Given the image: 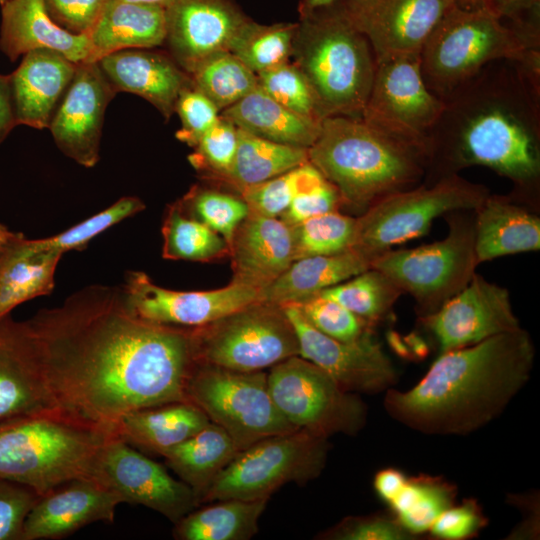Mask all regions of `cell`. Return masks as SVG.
I'll use <instances>...</instances> for the list:
<instances>
[{
    "label": "cell",
    "instance_id": "cell-1",
    "mask_svg": "<svg viewBox=\"0 0 540 540\" xmlns=\"http://www.w3.org/2000/svg\"><path fill=\"white\" fill-rule=\"evenodd\" d=\"M26 323L58 410L83 424L114 434L132 411L188 401L191 328L135 316L121 288L86 287Z\"/></svg>",
    "mask_w": 540,
    "mask_h": 540
},
{
    "label": "cell",
    "instance_id": "cell-2",
    "mask_svg": "<svg viewBox=\"0 0 540 540\" xmlns=\"http://www.w3.org/2000/svg\"><path fill=\"white\" fill-rule=\"evenodd\" d=\"M432 129L427 172L437 180L483 166L519 188L536 187L540 175V54L501 59L443 100ZM434 180V181H435Z\"/></svg>",
    "mask_w": 540,
    "mask_h": 540
},
{
    "label": "cell",
    "instance_id": "cell-3",
    "mask_svg": "<svg viewBox=\"0 0 540 540\" xmlns=\"http://www.w3.org/2000/svg\"><path fill=\"white\" fill-rule=\"evenodd\" d=\"M535 348L519 328L440 353L411 389H388L391 418L424 434L465 435L496 419L528 382Z\"/></svg>",
    "mask_w": 540,
    "mask_h": 540
},
{
    "label": "cell",
    "instance_id": "cell-4",
    "mask_svg": "<svg viewBox=\"0 0 540 540\" xmlns=\"http://www.w3.org/2000/svg\"><path fill=\"white\" fill-rule=\"evenodd\" d=\"M308 156L336 186L343 204L360 214L383 197L416 186L430 165L427 149L361 116L324 118Z\"/></svg>",
    "mask_w": 540,
    "mask_h": 540
},
{
    "label": "cell",
    "instance_id": "cell-5",
    "mask_svg": "<svg viewBox=\"0 0 540 540\" xmlns=\"http://www.w3.org/2000/svg\"><path fill=\"white\" fill-rule=\"evenodd\" d=\"M111 435L58 410L6 421L0 424V477L40 496L72 479L94 477L99 450Z\"/></svg>",
    "mask_w": 540,
    "mask_h": 540
},
{
    "label": "cell",
    "instance_id": "cell-6",
    "mask_svg": "<svg viewBox=\"0 0 540 540\" xmlns=\"http://www.w3.org/2000/svg\"><path fill=\"white\" fill-rule=\"evenodd\" d=\"M326 117L361 116L377 62L366 37L331 7L300 18L292 53Z\"/></svg>",
    "mask_w": 540,
    "mask_h": 540
},
{
    "label": "cell",
    "instance_id": "cell-7",
    "mask_svg": "<svg viewBox=\"0 0 540 540\" xmlns=\"http://www.w3.org/2000/svg\"><path fill=\"white\" fill-rule=\"evenodd\" d=\"M540 51V32L518 27L485 8L448 11L420 52L427 87L442 100L496 60L524 61Z\"/></svg>",
    "mask_w": 540,
    "mask_h": 540
},
{
    "label": "cell",
    "instance_id": "cell-8",
    "mask_svg": "<svg viewBox=\"0 0 540 540\" xmlns=\"http://www.w3.org/2000/svg\"><path fill=\"white\" fill-rule=\"evenodd\" d=\"M466 211L448 213V233L442 240L410 249H389L372 267L411 295L420 318L437 311L461 291L475 274V223Z\"/></svg>",
    "mask_w": 540,
    "mask_h": 540
},
{
    "label": "cell",
    "instance_id": "cell-9",
    "mask_svg": "<svg viewBox=\"0 0 540 540\" xmlns=\"http://www.w3.org/2000/svg\"><path fill=\"white\" fill-rule=\"evenodd\" d=\"M489 194L484 185L457 173L389 194L356 217L354 248L375 259L395 245L426 234L442 215L476 210Z\"/></svg>",
    "mask_w": 540,
    "mask_h": 540
},
{
    "label": "cell",
    "instance_id": "cell-10",
    "mask_svg": "<svg viewBox=\"0 0 540 540\" xmlns=\"http://www.w3.org/2000/svg\"><path fill=\"white\" fill-rule=\"evenodd\" d=\"M190 333L195 363L236 371H262L300 352L283 307L265 301L191 328Z\"/></svg>",
    "mask_w": 540,
    "mask_h": 540
},
{
    "label": "cell",
    "instance_id": "cell-11",
    "mask_svg": "<svg viewBox=\"0 0 540 540\" xmlns=\"http://www.w3.org/2000/svg\"><path fill=\"white\" fill-rule=\"evenodd\" d=\"M328 438L294 430L261 439L240 450L216 476L200 504L269 498L283 485L317 478L326 464Z\"/></svg>",
    "mask_w": 540,
    "mask_h": 540
},
{
    "label": "cell",
    "instance_id": "cell-12",
    "mask_svg": "<svg viewBox=\"0 0 540 540\" xmlns=\"http://www.w3.org/2000/svg\"><path fill=\"white\" fill-rule=\"evenodd\" d=\"M185 393L210 422L229 434L238 451L266 437L298 430L276 407L263 370L194 363Z\"/></svg>",
    "mask_w": 540,
    "mask_h": 540
},
{
    "label": "cell",
    "instance_id": "cell-13",
    "mask_svg": "<svg viewBox=\"0 0 540 540\" xmlns=\"http://www.w3.org/2000/svg\"><path fill=\"white\" fill-rule=\"evenodd\" d=\"M267 381L276 407L297 429L328 438L355 435L366 424L367 407L360 397L300 355L272 366Z\"/></svg>",
    "mask_w": 540,
    "mask_h": 540
},
{
    "label": "cell",
    "instance_id": "cell-14",
    "mask_svg": "<svg viewBox=\"0 0 540 540\" xmlns=\"http://www.w3.org/2000/svg\"><path fill=\"white\" fill-rule=\"evenodd\" d=\"M445 102L425 84L420 55L377 63L361 117L369 124L420 145L430 153L429 136Z\"/></svg>",
    "mask_w": 540,
    "mask_h": 540
},
{
    "label": "cell",
    "instance_id": "cell-15",
    "mask_svg": "<svg viewBox=\"0 0 540 540\" xmlns=\"http://www.w3.org/2000/svg\"><path fill=\"white\" fill-rule=\"evenodd\" d=\"M454 0H339L333 6L368 40L376 62L420 55Z\"/></svg>",
    "mask_w": 540,
    "mask_h": 540
},
{
    "label": "cell",
    "instance_id": "cell-16",
    "mask_svg": "<svg viewBox=\"0 0 540 540\" xmlns=\"http://www.w3.org/2000/svg\"><path fill=\"white\" fill-rule=\"evenodd\" d=\"M94 477L117 492L124 503L145 506L174 524L198 506L187 484L116 435L101 446Z\"/></svg>",
    "mask_w": 540,
    "mask_h": 540
},
{
    "label": "cell",
    "instance_id": "cell-17",
    "mask_svg": "<svg viewBox=\"0 0 540 540\" xmlns=\"http://www.w3.org/2000/svg\"><path fill=\"white\" fill-rule=\"evenodd\" d=\"M282 307L295 328L299 355L327 372L345 390L372 394L395 384L396 370L372 331L355 340H337L311 326L295 305Z\"/></svg>",
    "mask_w": 540,
    "mask_h": 540
},
{
    "label": "cell",
    "instance_id": "cell-18",
    "mask_svg": "<svg viewBox=\"0 0 540 540\" xmlns=\"http://www.w3.org/2000/svg\"><path fill=\"white\" fill-rule=\"evenodd\" d=\"M127 308L152 323L197 328L262 301L261 291L230 283L207 291H177L155 284L142 271L127 274L121 288Z\"/></svg>",
    "mask_w": 540,
    "mask_h": 540
},
{
    "label": "cell",
    "instance_id": "cell-19",
    "mask_svg": "<svg viewBox=\"0 0 540 540\" xmlns=\"http://www.w3.org/2000/svg\"><path fill=\"white\" fill-rule=\"evenodd\" d=\"M421 320L440 353L521 328L509 291L476 272L461 291Z\"/></svg>",
    "mask_w": 540,
    "mask_h": 540
},
{
    "label": "cell",
    "instance_id": "cell-20",
    "mask_svg": "<svg viewBox=\"0 0 540 540\" xmlns=\"http://www.w3.org/2000/svg\"><path fill=\"white\" fill-rule=\"evenodd\" d=\"M116 92L97 61L76 64L49 128L58 148L84 167L99 160L105 110Z\"/></svg>",
    "mask_w": 540,
    "mask_h": 540
},
{
    "label": "cell",
    "instance_id": "cell-21",
    "mask_svg": "<svg viewBox=\"0 0 540 540\" xmlns=\"http://www.w3.org/2000/svg\"><path fill=\"white\" fill-rule=\"evenodd\" d=\"M247 20L230 0H173L166 8L165 43L190 75L206 59L229 51Z\"/></svg>",
    "mask_w": 540,
    "mask_h": 540
},
{
    "label": "cell",
    "instance_id": "cell-22",
    "mask_svg": "<svg viewBox=\"0 0 540 540\" xmlns=\"http://www.w3.org/2000/svg\"><path fill=\"white\" fill-rule=\"evenodd\" d=\"M121 503L117 492L94 477L72 479L40 496L21 540L61 539L95 522L111 523Z\"/></svg>",
    "mask_w": 540,
    "mask_h": 540
},
{
    "label": "cell",
    "instance_id": "cell-23",
    "mask_svg": "<svg viewBox=\"0 0 540 540\" xmlns=\"http://www.w3.org/2000/svg\"><path fill=\"white\" fill-rule=\"evenodd\" d=\"M54 410L26 321L0 318V424Z\"/></svg>",
    "mask_w": 540,
    "mask_h": 540
},
{
    "label": "cell",
    "instance_id": "cell-24",
    "mask_svg": "<svg viewBox=\"0 0 540 540\" xmlns=\"http://www.w3.org/2000/svg\"><path fill=\"white\" fill-rule=\"evenodd\" d=\"M230 283L262 291L295 260L292 227L278 217L254 212L236 228L229 244Z\"/></svg>",
    "mask_w": 540,
    "mask_h": 540
},
{
    "label": "cell",
    "instance_id": "cell-25",
    "mask_svg": "<svg viewBox=\"0 0 540 540\" xmlns=\"http://www.w3.org/2000/svg\"><path fill=\"white\" fill-rule=\"evenodd\" d=\"M99 67L116 93L136 94L168 120L181 91L192 83L170 55L150 49H125L102 56Z\"/></svg>",
    "mask_w": 540,
    "mask_h": 540
},
{
    "label": "cell",
    "instance_id": "cell-26",
    "mask_svg": "<svg viewBox=\"0 0 540 540\" xmlns=\"http://www.w3.org/2000/svg\"><path fill=\"white\" fill-rule=\"evenodd\" d=\"M76 64L49 49L24 54L18 68L9 75L17 125L49 128L59 99L74 76Z\"/></svg>",
    "mask_w": 540,
    "mask_h": 540
},
{
    "label": "cell",
    "instance_id": "cell-27",
    "mask_svg": "<svg viewBox=\"0 0 540 540\" xmlns=\"http://www.w3.org/2000/svg\"><path fill=\"white\" fill-rule=\"evenodd\" d=\"M1 6L0 49L11 61L36 49L57 51L74 63L96 61L89 36L61 28L43 0H7Z\"/></svg>",
    "mask_w": 540,
    "mask_h": 540
},
{
    "label": "cell",
    "instance_id": "cell-28",
    "mask_svg": "<svg viewBox=\"0 0 540 540\" xmlns=\"http://www.w3.org/2000/svg\"><path fill=\"white\" fill-rule=\"evenodd\" d=\"M474 214L478 264L539 250V217L511 199L489 194Z\"/></svg>",
    "mask_w": 540,
    "mask_h": 540
},
{
    "label": "cell",
    "instance_id": "cell-29",
    "mask_svg": "<svg viewBox=\"0 0 540 540\" xmlns=\"http://www.w3.org/2000/svg\"><path fill=\"white\" fill-rule=\"evenodd\" d=\"M373 260L356 248L296 259L261 291L262 301L280 306L302 302L371 268Z\"/></svg>",
    "mask_w": 540,
    "mask_h": 540
},
{
    "label": "cell",
    "instance_id": "cell-30",
    "mask_svg": "<svg viewBox=\"0 0 540 540\" xmlns=\"http://www.w3.org/2000/svg\"><path fill=\"white\" fill-rule=\"evenodd\" d=\"M63 254L38 248L21 233L0 253V318L19 304L50 294Z\"/></svg>",
    "mask_w": 540,
    "mask_h": 540
},
{
    "label": "cell",
    "instance_id": "cell-31",
    "mask_svg": "<svg viewBox=\"0 0 540 540\" xmlns=\"http://www.w3.org/2000/svg\"><path fill=\"white\" fill-rule=\"evenodd\" d=\"M88 36L96 61L120 50L160 46L166 39V9L109 0Z\"/></svg>",
    "mask_w": 540,
    "mask_h": 540
},
{
    "label": "cell",
    "instance_id": "cell-32",
    "mask_svg": "<svg viewBox=\"0 0 540 540\" xmlns=\"http://www.w3.org/2000/svg\"><path fill=\"white\" fill-rule=\"evenodd\" d=\"M210 423L205 413L190 401L144 408L126 414L114 434L132 446L160 454Z\"/></svg>",
    "mask_w": 540,
    "mask_h": 540
},
{
    "label": "cell",
    "instance_id": "cell-33",
    "mask_svg": "<svg viewBox=\"0 0 540 540\" xmlns=\"http://www.w3.org/2000/svg\"><path fill=\"white\" fill-rule=\"evenodd\" d=\"M221 116L237 128L273 142L310 148L315 142L320 124L279 104L259 85Z\"/></svg>",
    "mask_w": 540,
    "mask_h": 540
},
{
    "label": "cell",
    "instance_id": "cell-34",
    "mask_svg": "<svg viewBox=\"0 0 540 540\" xmlns=\"http://www.w3.org/2000/svg\"><path fill=\"white\" fill-rule=\"evenodd\" d=\"M237 452L229 434L210 422L196 434L159 455L179 479L192 489L200 505L213 480Z\"/></svg>",
    "mask_w": 540,
    "mask_h": 540
},
{
    "label": "cell",
    "instance_id": "cell-35",
    "mask_svg": "<svg viewBox=\"0 0 540 540\" xmlns=\"http://www.w3.org/2000/svg\"><path fill=\"white\" fill-rule=\"evenodd\" d=\"M269 498L258 500L223 499L193 509L175 523L173 537L179 540H248L258 531V523Z\"/></svg>",
    "mask_w": 540,
    "mask_h": 540
},
{
    "label": "cell",
    "instance_id": "cell-36",
    "mask_svg": "<svg viewBox=\"0 0 540 540\" xmlns=\"http://www.w3.org/2000/svg\"><path fill=\"white\" fill-rule=\"evenodd\" d=\"M238 145L229 173L223 178L240 190L309 161L308 149L281 144L237 128Z\"/></svg>",
    "mask_w": 540,
    "mask_h": 540
},
{
    "label": "cell",
    "instance_id": "cell-37",
    "mask_svg": "<svg viewBox=\"0 0 540 540\" xmlns=\"http://www.w3.org/2000/svg\"><path fill=\"white\" fill-rule=\"evenodd\" d=\"M162 256L170 260L209 262L229 255L228 242L177 203L168 207L162 225Z\"/></svg>",
    "mask_w": 540,
    "mask_h": 540
},
{
    "label": "cell",
    "instance_id": "cell-38",
    "mask_svg": "<svg viewBox=\"0 0 540 540\" xmlns=\"http://www.w3.org/2000/svg\"><path fill=\"white\" fill-rule=\"evenodd\" d=\"M456 489L439 478L407 479L389 503L399 523L412 535L429 531L432 523L454 504Z\"/></svg>",
    "mask_w": 540,
    "mask_h": 540
},
{
    "label": "cell",
    "instance_id": "cell-39",
    "mask_svg": "<svg viewBox=\"0 0 540 540\" xmlns=\"http://www.w3.org/2000/svg\"><path fill=\"white\" fill-rule=\"evenodd\" d=\"M319 294L375 324L391 312L403 293L384 273L371 267Z\"/></svg>",
    "mask_w": 540,
    "mask_h": 540
},
{
    "label": "cell",
    "instance_id": "cell-40",
    "mask_svg": "<svg viewBox=\"0 0 540 540\" xmlns=\"http://www.w3.org/2000/svg\"><path fill=\"white\" fill-rule=\"evenodd\" d=\"M295 30L296 23L261 25L248 19L229 51L258 74L289 62Z\"/></svg>",
    "mask_w": 540,
    "mask_h": 540
},
{
    "label": "cell",
    "instance_id": "cell-41",
    "mask_svg": "<svg viewBox=\"0 0 540 540\" xmlns=\"http://www.w3.org/2000/svg\"><path fill=\"white\" fill-rule=\"evenodd\" d=\"M194 86L219 109L232 106L258 84V77L230 51L211 56L191 74Z\"/></svg>",
    "mask_w": 540,
    "mask_h": 540
},
{
    "label": "cell",
    "instance_id": "cell-42",
    "mask_svg": "<svg viewBox=\"0 0 540 540\" xmlns=\"http://www.w3.org/2000/svg\"><path fill=\"white\" fill-rule=\"evenodd\" d=\"M291 227L295 260L337 254L354 248L356 218L339 211L315 216Z\"/></svg>",
    "mask_w": 540,
    "mask_h": 540
},
{
    "label": "cell",
    "instance_id": "cell-43",
    "mask_svg": "<svg viewBox=\"0 0 540 540\" xmlns=\"http://www.w3.org/2000/svg\"><path fill=\"white\" fill-rule=\"evenodd\" d=\"M323 177V174L307 161L272 179L241 189V198L251 212L280 217L298 193Z\"/></svg>",
    "mask_w": 540,
    "mask_h": 540
},
{
    "label": "cell",
    "instance_id": "cell-44",
    "mask_svg": "<svg viewBox=\"0 0 540 540\" xmlns=\"http://www.w3.org/2000/svg\"><path fill=\"white\" fill-rule=\"evenodd\" d=\"M176 203L184 213L221 235L228 244L238 225L250 212L242 198L200 187L192 188Z\"/></svg>",
    "mask_w": 540,
    "mask_h": 540
},
{
    "label": "cell",
    "instance_id": "cell-45",
    "mask_svg": "<svg viewBox=\"0 0 540 540\" xmlns=\"http://www.w3.org/2000/svg\"><path fill=\"white\" fill-rule=\"evenodd\" d=\"M257 77L259 87L279 104L318 123L325 118L312 87L295 64L286 62Z\"/></svg>",
    "mask_w": 540,
    "mask_h": 540
},
{
    "label": "cell",
    "instance_id": "cell-46",
    "mask_svg": "<svg viewBox=\"0 0 540 540\" xmlns=\"http://www.w3.org/2000/svg\"><path fill=\"white\" fill-rule=\"evenodd\" d=\"M145 204L137 197H122L111 206L90 216L71 228L44 239L34 240L43 250H53L64 254L70 250H82L89 241L120 221L141 212Z\"/></svg>",
    "mask_w": 540,
    "mask_h": 540
},
{
    "label": "cell",
    "instance_id": "cell-47",
    "mask_svg": "<svg viewBox=\"0 0 540 540\" xmlns=\"http://www.w3.org/2000/svg\"><path fill=\"white\" fill-rule=\"evenodd\" d=\"M293 305L311 326L337 340H355L372 331L373 324L320 294Z\"/></svg>",
    "mask_w": 540,
    "mask_h": 540
},
{
    "label": "cell",
    "instance_id": "cell-48",
    "mask_svg": "<svg viewBox=\"0 0 540 540\" xmlns=\"http://www.w3.org/2000/svg\"><path fill=\"white\" fill-rule=\"evenodd\" d=\"M238 145L237 127L220 115L218 121L201 137L190 163L199 171L224 178L230 171Z\"/></svg>",
    "mask_w": 540,
    "mask_h": 540
},
{
    "label": "cell",
    "instance_id": "cell-49",
    "mask_svg": "<svg viewBox=\"0 0 540 540\" xmlns=\"http://www.w3.org/2000/svg\"><path fill=\"white\" fill-rule=\"evenodd\" d=\"M175 112L181 121L176 138L191 147H195L201 137L220 118L219 109L194 86L193 81L179 94Z\"/></svg>",
    "mask_w": 540,
    "mask_h": 540
},
{
    "label": "cell",
    "instance_id": "cell-50",
    "mask_svg": "<svg viewBox=\"0 0 540 540\" xmlns=\"http://www.w3.org/2000/svg\"><path fill=\"white\" fill-rule=\"evenodd\" d=\"M40 498L32 488L0 477V540H21L26 518Z\"/></svg>",
    "mask_w": 540,
    "mask_h": 540
},
{
    "label": "cell",
    "instance_id": "cell-51",
    "mask_svg": "<svg viewBox=\"0 0 540 540\" xmlns=\"http://www.w3.org/2000/svg\"><path fill=\"white\" fill-rule=\"evenodd\" d=\"M322 536L333 540H407L413 535L396 518L369 515L345 518Z\"/></svg>",
    "mask_w": 540,
    "mask_h": 540
},
{
    "label": "cell",
    "instance_id": "cell-52",
    "mask_svg": "<svg viewBox=\"0 0 540 540\" xmlns=\"http://www.w3.org/2000/svg\"><path fill=\"white\" fill-rule=\"evenodd\" d=\"M341 205L343 201L340 192L334 184L323 177L298 193L278 218L294 226L309 218L338 211Z\"/></svg>",
    "mask_w": 540,
    "mask_h": 540
},
{
    "label": "cell",
    "instance_id": "cell-53",
    "mask_svg": "<svg viewBox=\"0 0 540 540\" xmlns=\"http://www.w3.org/2000/svg\"><path fill=\"white\" fill-rule=\"evenodd\" d=\"M45 8L61 28L86 34L94 28L109 0H43Z\"/></svg>",
    "mask_w": 540,
    "mask_h": 540
},
{
    "label": "cell",
    "instance_id": "cell-54",
    "mask_svg": "<svg viewBox=\"0 0 540 540\" xmlns=\"http://www.w3.org/2000/svg\"><path fill=\"white\" fill-rule=\"evenodd\" d=\"M486 524L478 504L465 500L462 504H454L443 511L432 523L430 533L441 539L459 540L475 535Z\"/></svg>",
    "mask_w": 540,
    "mask_h": 540
},
{
    "label": "cell",
    "instance_id": "cell-55",
    "mask_svg": "<svg viewBox=\"0 0 540 540\" xmlns=\"http://www.w3.org/2000/svg\"><path fill=\"white\" fill-rule=\"evenodd\" d=\"M540 5V0H484L483 8L499 18L515 21L533 7Z\"/></svg>",
    "mask_w": 540,
    "mask_h": 540
},
{
    "label": "cell",
    "instance_id": "cell-56",
    "mask_svg": "<svg viewBox=\"0 0 540 540\" xmlns=\"http://www.w3.org/2000/svg\"><path fill=\"white\" fill-rule=\"evenodd\" d=\"M407 479L399 470L384 469L375 475L374 488L378 496L389 504L404 487Z\"/></svg>",
    "mask_w": 540,
    "mask_h": 540
},
{
    "label": "cell",
    "instance_id": "cell-57",
    "mask_svg": "<svg viewBox=\"0 0 540 540\" xmlns=\"http://www.w3.org/2000/svg\"><path fill=\"white\" fill-rule=\"evenodd\" d=\"M16 125L9 75H0V144Z\"/></svg>",
    "mask_w": 540,
    "mask_h": 540
},
{
    "label": "cell",
    "instance_id": "cell-58",
    "mask_svg": "<svg viewBox=\"0 0 540 540\" xmlns=\"http://www.w3.org/2000/svg\"><path fill=\"white\" fill-rule=\"evenodd\" d=\"M339 0H301L298 6L300 18L306 17L314 12L329 8Z\"/></svg>",
    "mask_w": 540,
    "mask_h": 540
},
{
    "label": "cell",
    "instance_id": "cell-59",
    "mask_svg": "<svg viewBox=\"0 0 540 540\" xmlns=\"http://www.w3.org/2000/svg\"><path fill=\"white\" fill-rule=\"evenodd\" d=\"M17 233L12 232L4 225L0 224V253L16 237Z\"/></svg>",
    "mask_w": 540,
    "mask_h": 540
},
{
    "label": "cell",
    "instance_id": "cell-60",
    "mask_svg": "<svg viewBox=\"0 0 540 540\" xmlns=\"http://www.w3.org/2000/svg\"><path fill=\"white\" fill-rule=\"evenodd\" d=\"M457 7L465 10L483 8L484 0H454Z\"/></svg>",
    "mask_w": 540,
    "mask_h": 540
},
{
    "label": "cell",
    "instance_id": "cell-61",
    "mask_svg": "<svg viewBox=\"0 0 540 540\" xmlns=\"http://www.w3.org/2000/svg\"><path fill=\"white\" fill-rule=\"evenodd\" d=\"M117 1H125V2H131V3H138V4H144V5H151V6H158L166 9L173 0H117Z\"/></svg>",
    "mask_w": 540,
    "mask_h": 540
},
{
    "label": "cell",
    "instance_id": "cell-62",
    "mask_svg": "<svg viewBox=\"0 0 540 540\" xmlns=\"http://www.w3.org/2000/svg\"><path fill=\"white\" fill-rule=\"evenodd\" d=\"M7 0H0V5H3Z\"/></svg>",
    "mask_w": 540,
    "mask_h": 540
}]
</instances>
